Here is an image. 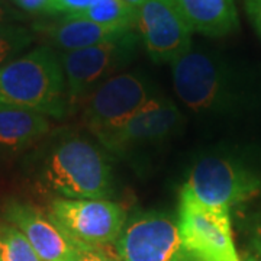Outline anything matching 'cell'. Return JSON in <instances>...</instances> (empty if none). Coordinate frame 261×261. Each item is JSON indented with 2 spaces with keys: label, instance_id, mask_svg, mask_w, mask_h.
I'll return each mask as SVG.
<instances>
[{
  "label": "cell",
  "instance_id": "obj_1",
  "mask_svg": "<svg viewBox=\"0 0 261 261\" xmlns=\"http://www.w3.org/2000/svg\"><path fill=\"white\" fill-rule=\"evenodd\" d=\"M67 106L64 71L53 48L38 47L0 68V109L63 118Z\"/></svg>",
  "mask_w": 261,
  "mask_h": 261
},
{
  "label": "cell",
  "instance_id": "obj_2",
  "mask_svg": "<svg viewBox=\"0 0 261 261\" xmlns=\"http://www.w3.org/2000/svg\"><path fill=\"white\" fill-rule=\"evenodd\" d=\"M38 181L57 197L106 199L112 193V167L96 144L73 137L48 151Z\"/></svg>",
  "mask_w": 261,
  "mask_h": 261
},
{
  "label": "cell",
  "instance_id": "obj_3",
  "mask_svg": "<svg viewBox=\"0 0 261 261\" xmlns=\"http://www.w3.org/2000/svg\"><path fill=\"white\" fill-rule=\"evenodd\" d=\"M177 224L193 261H243L233 240L231 209L207 206L180 189Z\"/></svg>",
  "mask_w": 261,
  "mask_h": 261
},
{
  "label": "cell",
  "instance_id": "obj_4",
  "mask_svg": "<svg viewBox=\"0 0 261 261\" xmlns=\"http://www.w3.org/2000/svg\"><path fill=\"white\" fill-rule=\"evenodd\" d=\"M48 216L77 245L116 243L126 224V209L109 199H53Z\"/></svg>",
  "mask_w": 261,
  "mask_h": 261
},
{
  "label": "cell",
  "instance_id": "obj_5",
  "mask_svg": "<svg viewBox=\"0 0 261 261\" xmlns=\"http://www.w3.org/2000/svg\"><path fill=\"white\" fill-rule=\"evenodd\" d=\"M140 37L134 31L94 47L63 53L60 61L65 79L68 105L86 99L94 89L129 63Z\"/></svg>",
  "mask_w": 261,
  "mask_h": 261
},
{
  "label": "cell",
  "instance_id": "obj_6",
  "mask_svg": "<svg viewBox=\"0 0 261 261\" xmlns=\"http://www.w3.org/2000/svg\"><path fill=\"white\" fill-rule=\"evenodd\" d=\"M181 189L205 205L232 209L260 195L261 177L232 159L205 155L196 161Z\"/></svg>",
  "mask_w": 261,
  "mask_h": 261
},
{
  "label": "cell",
  "instance_id": "obj_7",
  "mask_svg": "<svg viewBox=\"0 0 261 261\" xmlns=\"http://www.w3.org/2000/svg\"><path fill=\"white\" fill-rule=\"evenodd\" d=\"M116 251L121 261H193L181 243L177 219L155 211L130 216Z\"/></svg>",
  "mask_w": 261,
  "mask_h": 261
},
{
  "label": "cell",
  "instance_id": "obj_8",
  "mask_svg": "<svg viewBox=\"0 0 261 261\" xmlns=\"http://www.w3.org/2000/svg\"><path fill=\"white\" fill-rule=\"evenodd\" d=\"M151 97V84L142 74H115L86 97L83 121L99 137L128 121Z\"/></svg>",
  "mask_w": 261,
  "mask_h": 261
},
{
  "label": "cell",
  "instance_id": "obj_9",
  "mask_svg": "<svg viewBox=\"0 0 261 261\" xmlns=\"http://www.w3.org/2000/svg\"><path fill=\"white\" fill-rule=\"evenodd\" d=\"M135 29L154 63H176L192 49V35L176 0H145L137 8Z\"/></svg>",
  "mask_w": 261,
  "mask_h": 261
},
{
  "label": "cell",
  "instance_id": "obj_10",
  "mask_svg": "<svg viewBox=\"0 0 261 261\" xmlns=\"http://www.w3.org/2000/svg\"><path fill=\"white\" fill-rule=\"evenodd\" d=\"M174 92L195 113L215 111L226 92V70L222 61L205 49H190L171 64Z\"/></svg>",
  "mask_w": 261,
  "mask_h": 261
},
{
  "label": "cell",
  "instance_id": "obj_11",
  "mask_svg": "<svg viewBox=\"0 0 261 261\" xmlns=\"http://www.w3.org/2000/svg\"><path fill=\"white\" fill-rule=\"evenodd\" d=\"M183 115L167 97L152 96L128 121L97 137L105 148L115 154H126L167 138L181 123Z\"/></svg>",
  "mask_w": 261,
  "mask_h": 261
},
{
  "label": "cell",
  "instance_id": "obj_12",
  "mask_svg": "<svg viewBox=\"0 0 261 261\" xmlns=\"http://www.w3.org/2000/svg\"><path fill=\"white\" fill-rule=\"evenodd\" d=\"M2 216L25 235L44 261H74L79 245L38 207L10 199L3 206Z\"/></svg>",
  "mask_w": 261,
  "mask_h": 261
},
{
  "label": "cell",
  "instance_id": "obj_13",
  "mask_svg": "<svg viewBox=\"0 0 261 261\" xmlns=\"http://www.w3.org/2000/svg\"><path fill=\"white\" fill-rule=\"evenodd\" d=\"M37 29L47 38L53 47L70 53L75 49L94 47L106 41L122 37L134 29L108 28L80 18L64 16L63 20L48 25H38Z\"/></svg>",
  "mask_w": 261,
  "mask_h": 261
},
{
  "label": "cell",
  "instance_id": "obj_14",
  "mask_svg": "<svg viewBox=\"0 0 261 261\" xmlns=\"http://www.w3.org/2000/svg\"><path fill=\"white\" fill-rule=\"evenodd\" d=\"M193 32L206 37H225L240 27L233 0H176Z\"/></svg>",
  "mask_w": 261,
  "mask_h": 261
},
{
  "label": "cell",
  "instance_id": "obj_15",
  "mask_svg": "<svg viewBox=\"0 0 261 261\" xmlns=\"http://www.w3.org/2000/svg\"><path fill=\"white\" fill-rule=\"evenodd\" d=\"M47 115L27 109H0V152L18 154L47 135Z\"/></svg>",
  "mask_w": 261,
  "mask_h": 261
},
{
  "label": "cell",
  "instance_id": "obj_16",
  "mask_svg": "<svg viewBox=\"0 0 261 261\" xmlns=\"http://www.w3.org/2000/svg\"><path fill=\"white\" fill-rule=\"evenodd\" d=\"M68 18H80L108 28L135 29L137 9L123 0H94L82 12Z\"/></svg>",
  "mask_w": 261,
  "mask_h": 261
},
{
  "label": "cell",
  "instance_id": "obj_17",
  "mask_svg": "<svg viewBox=\"0 0 261 261\" xmlns=\"http://www.w3.org/2000/svg\"><path fill=\"white\" fill-rule=\"evenodd\" d=\"M0 261H44L25 235L6 221H0Z\"/></svg>",
  "mask_w": 261,
  "mask_h": 261
},
{
  "label": "cell",
  "instance_id": "obj_18",
  "mask_svg": "<svg viewBox=\"0 0 261 261\" xmlns=\"http://www.w3.org/2000/svg\"><path fill=\"white\" fill-rule=\"evenodd\" d=\"M34 32L18 23H0V68L22 56L32 45Z\"/></svg>",
  "mask_w": 261,
  "mask_h": 261
},
{
  "label": "cell",
  "instance_id": "obj_19",
  "mask_svg": "<svg viewBox=\"0 0 261 261\" xmlns=\"http://www.w3.org/2000/svg\"><path fill=\"white\" fill-rule=\"evenodd\" d=\"M19 10L29 15H54L53 0H9Z\"/></svg>",
  "mask_w": 261,
  "mask_h": 261
},
{
  "label": "cell",
  "instance_id": "obj_20",
  "mask_svg": "<svg viewBox=\"0 0 261 261\" xmlns=\"http://www.w3.org/2000/svg\"><path fill=\"white\" fill-rule=\"evenodd\" d=\"M94 0H53V13H63L64 16L75 15L89 8Z\"/></svg>",
  "mask_w": 261,
  "mask_h": 261
},
{
  "label": "cell",
  "instance_id": "obj_21",
  "mask_svg": "<svg viewBox=\"0 0 261 261\" xmlns=\"http://www.w3.org/2000/svg\"><path fill=\"white\" fill-rule=\"evenodd\" d=\"M250 240H251L252 255L261 258V209L252 216L250 222Z\"/></svg>",
  "mask_w": 261,
  "mask_h": 261
},
{
  "label": "cell",
  "instance_id": "obj_22",
  "mask_svg": "<svg viewBox=\"0 0 261 261\" xmlns=\"http://www.w3.org/2000/svg\"><path fill=\"white\" fill-rule=\"evenodd\" d=\"M74 261H113L109 255L102 251V248L79 245V251L75 254Z\"/></svg>",
  "mask_w": 261,
  "mask_h": 261
},
{
  "label": "cell",
  "instance_id": "obj_23",
  "mask_svg": "<svg viewBox=\"0 0 261 261\" xmlns=\"http://www.w3.org/2000/svg\"><path fill=\"white\" fill-rule=\"evenodd\" d=\"M23 19V15L16 10L8 0H0V23H15V20Z\"/></svg>",
  "mask_w": 261,
  "mask_h": 261
},
{
  "label": "cell",
  "instance_id": "obj_24",
  "mask_svg": "<svg viewBox=\"0 0 261 261\" xmlns=\"http://www.w3.org/2000/svg\"><path fill=\"white\" fill-rule=\"evenodd\" d=\"M244 5L252 25L261 35V0H244Z\"/></svg>",
  "mask_w": 261,
  "mask_h": 261
},
{
  "label": "cell",
  "instance_id": "obj_25",
  "mask_svg": "<svg viewBox=\"0 0 261 261\" xmlns=\"http://www.w3.org/2000/svg\"><path fill=\"white\" fill-rule=\"evenodd\" d=\"M123 2H125V3H128L129 6H132V8H135V9H137V8H138L140 5H142L145 0H123Z\"/></svg>",
  "mask_w": 261,
  "mask_h": 261
},
{
  "label": "cell",
  "instance_id": "obj_26",
  "mask_svg": "<svg viewBox=\"0 0 261 261\" xmlns=\"http://www.w3.org/2000/svg\"><path fill=\"white\" fill-rule=\"evenodd\" d=\"M244 261H261V258L260 257H257V255H252V254H250V255H248V257H247Z\"/></svg>",
  "mask_w": 261,
  "mask_h": 261
}]
</instances>
